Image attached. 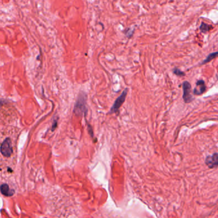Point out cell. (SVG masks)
Returning a JSON list of instances; mask_svg holds the SVG:
<instances>
[{
  "label": "cell",
  "instance_id": "cell-1",
  "mask_svg": "<svg viewBox=\"0 0 218 218\" xmlns=\"http://www.w3.org/2000/svg\"><path fill=\"white\" fill-rule=\"evenodd\" d=\"M183 88V96L182 98L185 103L189 104L193 100V97L191 94V86L189 82L188 81H184L182 84Z\"/></svg>",
  "mask_w": 218,
  "mask_h": 218
},
{
  "label": "cell",
  "instance_id": "cell-2",
  "mask_svg": "<svg viewBox=\"0 0 218 218\" xmlns=\"http://www.w3.org/2000/svg\"><path fill=\"white\" fill-rule=\"evenodd\" d=\"M1 152L5 157H10L13 152L11 140L9 138H6L1 145Z\"/></svg>",
  "mask_w": 218,
  "mask_h": 218
},
{
  "label": "cell",
  "instance_id": "cell-3",
  "mask_svg": "<svg viewBox=\"0 0 218 218\" xmlns=\"http://www.w3.org/2000/svg\"><path fill=\"white\" fill-rule=\"evenodd\" d=\"M127 91H128V89L126 88L125 90L122 92V93H121V94L120 96V97L116 100V101H114L113 107L111 108V111H110L111 113H115L119 110L120 107L121 106V105L124 104V102L125 100Z\"/></svg>",
  "mask_w": 218,
  "mask_h": 218
},
{
  "label": "cell",
  "instance_id": "cell-4",
  "mask_svg": "<svg viewBox=\"0 0 218 218\" xmlns=\"http://www.w3.org/2000/svg\"><path fill=\"white\" fill-rule=\"evenodd\" d=\"M86 100L85 98L81 96V98H79L76 102V104L74 108V112L76 115H81L83 113H86Z\"/></svg>",
  "mask_w": 218,
  "mask_h": 218
},
{
  "label": "cell",
  "instance_id": "cell-5",
  "mask_svg": "<svg viewBox=\"0 0 218 218\" xmlns=\"http://www.w3.org/2000/svg\"><path fill=\"white\" fill-rule=\"evenodd\" d=\"M206 163L210 169L218 166V153H214L212 156H208L206 159Z\"/></svg>",
  "mask_w": 218,
  "mask_h": 218
},
{
  "label": "cell",
  "instance_id": "cell-6",
  "mask_svg": "<svg viewBox=\"0 0 218 218\" xmlns=\"http://www.w3.org/2000/svg\"><path fill=\"white\" fill-rule=\"evenodd\" d=\"M206 91V84H205L204 80H198L196 84V87H195L193 90V93L195 95H201L203 93H204V92Z\"/></svg>",
  "mask_w": 218,
  "mask_h": 218
},
{
  "label": "cell",
  "instance_id": "cell-7",
  "mask_svg": "<svg viewBox=\"0 0 218 218\" xmlns=\"http://www.w3.org/2000/svg\"><path fill=\"white\" fill-rule=\"evenodd\" d=\"M1 192L3 195H5L6 196H10L14 195V190L10 189V188L7 184H3L1 186Z\"/></svg>",
  "mask_w": 218,
  "mask_h": 218
},
{
  "label": "cell",
  "instance_id": "cell-8",
  "mask_svg": "<svg viewBox=\"0 0 218 218\" xmlns=\"http://www.w3.org/2000/svg\"><path fill=\"white\" fill-rule=\"evenodd\" d=\"M213 27V26H211L210 24H206L205 22H202L201 25L200 26V29L201 31V32H202L203 33H207L208 31H209L211 29H212Z\"/></svg>",
  "mask_w": 218,
  "mask_h": 218
},
{
  "label": "cell",
  "instance_id": "cell-9",
  "mask_svg": "<svg viewBox=\"0 0 218 218\" xmlns=\"http://www.w3.org/2000/svg\"><path fill=\"white\" fill-rule=\"evenodd\" d=\"M217 56H218V51H217V52H215V53H211L207 57V58L202 62V64H203H203L207 63L210 62V61H212L213 60L215 59L216 57H217Z\"/></svg>",
  "mask_w": 218,
  "mask_h": 218
},
{
  "label": "cell",
  "instance_id": "cell-10",
  "mask_svg": "<svg viewBox=\"0 0 218 218\" xmlns=\"http://www.w3.org/2000/svg\"><path fill=\"white\" fill-rule=\"evenodd\" d=\"M173 72H174V73L177 75V76H179V77H182V76H184L185 75V73L182 72L181 70H179L178 68H174V70H173Z\"/></svg>",
  "mask_w": 218,
  "mask_h": 218
},
{
  "label": "cell",
  "instance_id": "cell-11",
  "mask_svg": "<svg viewBox=\"0 0 218 218\" xmlns=\"http://www.w3.org/2000/svg\"><path fill=\"white\" fill-rule=\"evenodd\" d=\"M124 33H125V34L126 35V36L127 37L131 38L132 36L133 33H134V29L132 30V29H127L126 31H124Z\"/></svg>",
  "mask_w": 218,
  "mask_h": 218
},
{
  "label": "cell",
  "instance_id": "cell-12",
  "mask_svg": "<svg viewBox=\"0 0 218 218\" xmlns=\"http://www.w3.org/2000/svg\"><path fill=\"white\" fill-rule=\"evenodd\" d=\"M56 126H57V120H54V122H53V126H52V130L53 131L55 129V128Z\"/></svg>",
  "mask_w": 218,
  "mask_h": 218
}]
</instances>
